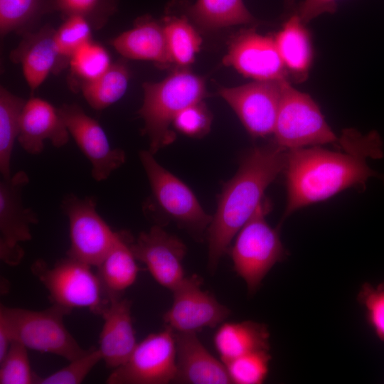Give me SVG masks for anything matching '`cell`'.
Returning <instances> with one entry per match:
<instances>
[{
  "label": "cell",
  "instance_id": "6da1fadb",
  "mask_svg": "<svg viewBox=\"0 0 384 384\" xmlns=\"http://www.w3.org/2000/svg\"><path fill=\"white\" fill-rule=\"evenodd\" d=\"M368 156H383V142L376 131L366 135L358 132L353 152L330 151L321 146L287 151L284 171L287 201L284 216L347 188L363 189L371 177L383 178L367 164Z\"/></svg>",
  "mask_w": 384,
  "mask_h": 384
},
{
  "label": "cell",
  "instance_id": "7a4b0ae2",
  "mask_svg": "<svg viewBox=\"0 0 384 384\" xmlns=\"http://www.w3.org/2000/svg\"><path fill=\"white\" fill-rule=\"evenodd\" d=\"M287 150L274 142L252 149L223 187L208 228V268L214 272L231 240L253 215L267 188L284 170Z\"/></svg>",
  "mask_w": 384,
  "mask_h": 384
},
{
  "label": "cell",
  "instance_id": "3957f363",
  "mask_svg": "<svg viewBox=\"0 0 384 384\" xmlns=\"http://www.w3.org/2000/svg\"><path fill=\"white\" fill-rule=\"evenodd\" d=\"M144 101L139 110L144 122L149 151L155 154L175 139L170 126L186 107L200 102L206 95L203 80L188 71H176L158 82L143 85Z\"/></svg>",
  "mask_w": 384,
  "mask_h": 384
},
{
  "label": "cell",
  "instance_id": "277c9868",
  "mask_svg": "<svg viewBox=\"0 0 384 384\" xmlns=\"http://www.w3.org/2000/svg\"><path fill=\"white\" fill-rule=\"evenodd\" d=\"M270 209V202L264 198L236 235L230 249L234 270L252 294L260 288L274 265L288 255L278 229L272 228L265 219Z\"/></svg>",
  "mask_w": 384,
  "mask_h": 384
},
{
  "label": "cell",
  "instance_id": "5b68a950",
  "mask_svg": "<svg viewBox=\"0 0 384 384\" xmlns=\"http://www.w3.org/2000/svg\"><path fill=\"white\" fill-rule=\"evenodd\" d=\"M31 271L48 291L52 304L70 311L87 309L102 315L110 302L92 266L73 257L67 256L51 267L38 260Z\"/></svg>",
  "mask_w": 384,
  "mask_h": 384
},
{
  "label": "cell",
  "instance_id": "8992f818",
  "mask_svg": "<svg viewBox=\"0 0 384 384\" xmlns=\"http://www.w3.org/2000/svg\"><path fill=\"white\" fill-rule=\"evenodd\" d=\"M273 134L274 142L287 151L328 144L341 145L314 100L287 80L282 82Z\"/></svg>",
  "mask_w": 384,
  "mask_h": 384
},
{
  "label": "cell",
  "instance_id": "52a82bcc",
  "mask_svg": "<svg viewBox=\"0 0 384 384\" xmlns=\"http://www.w3.org/2000/svg\"><path fill=\"white\" fill-rule=\"evenodd\" d=\"M0 312L7 319L14 338L28 349L51 353L70 361L88 349L82 348L65 327L63 318L71 311L52 304L41 311L1 304Z\"/></svg>",
  "mask_w": 384,
  "mask_h": 384
},
{
  "label": "cell",
  "instance_id": "ba28073f",
  "mask_svg": "<svg viewBox=\"0 0 384 384\" xmlns=\"http://www.w3.org/2000/svg\"><path fill=\"white\" fill-rule=\"evenodd\" d=\"M154 155L149 150L139 152L154 203L180 226L194 233H202L213 217L203 209L188 186L159 164Z\"/></svg>",
  "mask_w": 384,
  "mask_h": 384
},
{
  "label": "cell",
  "instance_id": "9c48e42d",
  "mask_svg": "<svg viewBox=\"0 0 384 384\" xmlns=\"http://www.w3.org/2000/svg\"><path fill=\"white\" fill-rule=\"evenodd\" d=\"M176 349L174 331L148 335L137 343L127 361L113 369L107 384H166L176 375Z\"/></svg>",
  "mask_w": 384,
  "mask_h": 384
},
{
  "label": "cell",
  "instance_id": "30bf717a",
  "mask_svg": "<svg viewBox=\"0 0 384 384\" xmlns=\"http://www.w3.org/2000/svg\"><path fill=\"white\" fill-rule=\"evenodd\" d=\"M61 208L68 217L70 247L67 256L97 267L115 242L113 231L99 215L93 198L67 195Z\"/></svg>",
  "mask_w": 384,
  "mask_h": 384
},
{
  "label": "cell",
  "instance_id": "8fae6325",
  "mask_svg": "<svg viewBox=\"0 0 384 384\" xmlns=\"http://www.w3.org/2000/svg\"><path fill=\"white\" fill-rule=\"evenodd\" d=\"M28 182L23 171L0 181V257L11 266L21 262L24 255L21 243L32 239L31 226L38 221L33 210L23 203V190Z\"/></svg>",
  "mask_w": 384,
  "mask_h": 384
},
{
  "label": "cell",
  "instance_id": "7c38bea8",
  "mask_svg": "<svg viewBox=\"0 0 384 384\" xmlns=\"http://www.w3.org/2000/svg\"><path fill=\"white\" fill-rule=\"evenodd\" d=\"M284 80H255L235 87H221L219 95L235 112L253 137L273 134Z\"/></svg>",
  "mask_w": 384,
  "mask_h": 384
},
{
  "label": "cell",
  "instance_id": "4fadbf2b",
  "mask_svg": "<svg viewBox=\"0 0 384 384\" xmlns=\"http://www.w3.org/2000/svg\"><path fill=\"white\" fill-rule=\"evenodd\" d=\"M202 279L193 274L185 277L172 291L173 303L164 315L166 327L173 331L197 332L215 327L228 317L230 311L213 295L201 289Z\"/></svg>",
  "mask_w": 384,
  "mask_h": 384
},
{
  "label": "cell",
  "instance_id": "5bb4252c",
  "mask_svg": "<svg viewBox=\"0 0 384 384\" xmlns=\"http://www.w3.org/2000/svg\"><path fill=\"white\" fill-rule=\"evenodd\" d=\"M58 110L70 135L90 162L92 178L107 179L125 162L124 151L111 146L101 125L79 105L65 104Z\"/></svg>",
  "mask_w": 384,
  "mask_h": 384
},
{
  "label": "cell",
  "instance_id": "9a60e30c",
  "mask_svg": "<svg viewBox=\"0 0 384 384\" xmlns=\"http://www.w3.org/2000/svg\"><path fill=\"white\" fill-rule=\"evenodd\" d=\"M131 246L137 260L146 265L160 285L172 292L185 278L183 260L186 247L159 225L141 233Z\"/></svg>",
  "mask_w": 384,
  "mask_h": 384
},
{
  "label": "cell",
  "instance_id": "2e32d148",
  "mask_svg": "<svg viewBox=\"0 0 384 384\" xmlns=\"http://www.w3.org/2000/svg\"><path fill=\"white\" fill-rule=\"evenodd\" d=\"M223 61L255 80H284L288 74L274 39L251 30L233 39Z\"/></svg>",
  "mask_w": 384,
  "mask_h": 384
},
{
  "label": "cell",
  "instance_id": "e0dca14e",
  "mask_svg": "<svg viewBox=\"0 0 384 384\" xmlns=\"http://www.w3.org/2000/svg\"><path fill=\"white\" fill-rule=\"evenodd\" d=\"M70 134L59 110L39 97L26 101L20 117L17 141L28 154H41L45 142L57 148L65 145Z\"/></svg>",
  "mask_w": 384,
  "mask_h": 384
},
{
  "label": "cell",
  "instance_id": "ac0fdd59",
  "mask_svg": "<svg viewBox=\"0 0 384 384\" xmlns=\"http://www.w3.org/2000/svg\"><path fill=\"white\" fill-rule=\"evenodd\" d=\"M176 349L174 382L187 384L232 383L226 366L212 356L196 332L174 331Z\"/></svg>",
  "mask_w": 384,
  "mask_h": 384
},
{
  "label": "cell",
  "instance_id": "d6986e66",
  "mask_svg": "<svg viewBox=\"0 0 384 384\" xmlns=\"http://www.w3.org/2000/svg\"><path fill=\"white\" fill-rule=\"evenodd\" d=\"M131 306L128 299H112L101 315L104 323L98 348L108 368L114 369L124 364L137 344Z\"/></svg>",
  "mask_w": 384,
  "mask_h": 384
},
{
  "label": "cell",
  "instance_id": "ffe728a7",
  "mask_svg": "<svg viewBox=\"0 0 384 384\" xmlns=\"http://www.w3.org/2000/svg\"><path fill=\"white\" fill-rule=\"evenodd\" d=\"M55 30L46 26L27 35L11 53V60L22 66L23 73L31 90L34 92L50 73L68 64L59 55L54 40Z\"/></svg>",
  "mask_w": 384,
  "mask_h": 384
},
{
  "label": "cell",
  "instance_id": "44dd1931",
  "mask_svg": "<svg viewBox=\"0 0 384 384\" xmlns=\"http://www.w3.org/2000/svg\"><path fill=\"white\" fill-rule=\"evenodd\" d=\"M132 242L127 233L118 232L115 242L96 267L97 274L110 301L122 297L137 279L139 268Z\"/></svg>",
  "mask_w": 384,
  "mask_h": 384
},
{
  "label": "cell",
  "instance_id": "7402d4cb",
  "mask_svg": "<svg viewBox=\"0 0 384 384\" xmlns=\"http://www.w3.org/2000/svg\"><path fill=\"white\" fill-rule=\"evenodd\" d=\"M111 44L127 58L151 60L159 64L171 63L164 27L154 21L139 23L112 39Z\"/></svg>",
  "mask_w": 384,
  "mask_h": 384
},
{
  "label": "cell",
  "instance_id": "603a6c76",
  "mask_svg": "<svg viewBox=\"0 0 384 384\" xmlns=\"http://www.w3.org/2000/svg\"><path fill=\"white\" fill-rule=\"evenodd\" d=\"M274 39L287 73L297 81L304 80L312 64L313 48L309 33L297 14L284 23Z\"/></svg>",
  "mask_w": 384,
  "mask_h": 384
},
{
  "label": "cell",
  "instance_id": "cb8c5ba5",
  "mask_svg": "<svg viewBox=\"0 0 384 384\" xmlns=\"http://www.w3.org/2000/svg\"><path fill=\"white\" fill-rule=\"evenodd\" d=\"M214 345L225 363L247 353L270 350V333L265 324L253 321L226 322L215 332Z\"/></svg>",
  "mask_w": 384,
  "mask_h": 384
},
{
  "label": "cell",
  "instance_id": "d4e9b609",
  "mask_svg": "<svg viewBox=\"0 0 384 384\" xmlns=\"http://www.w3.org/2000/svg\"><path fill=\"white\" fill-rule=\"evenodd\" d=\"M188 14L200 27L209 30L256 21L242 0H197Z\"/></svg>",
  "mask_w": 384,
  "mask_h": 384
},
{
  "label": "cell",
  "instance_id": "484cf974",
  "mask_svg": "<svg viewBox=\"0 0 384 384\" xmlns=\"http://www.w3.org/2000/svg\"><path fill=\"white\" fill-rule=\"evenodd\" d=\"M24 99L1 86L0 89V172L2 178L11 174V159L18 139L20 117L26 103Z\"/></svg>",
  "mask_w": 384,
  "mask_h": 384
},
{
  "label": "cell",
  "instance_id": "4316f807",
  "mask_svg": "<svg viewBox=\"0 0 384 384\" xmlns=\"http://www.w3.org/2000/svg\"><path fill=\"white\" fill-rule=\"evenodd\" d=\"M129 80V72L127 68L123 63H114L97 79L82 82V93L92 108L102 110L123 97Z\"/></svg>",
  "mask_w": 384,
  "mask_h": 384
},
{
  "label": "cell",
  "instance_id": "83f0119b",
  "mask_svg": "<svg viewBox=\"0 0 384 384\" xmlns=\"http://www.w3.org/2000/svg\"><path fill=\"white\" fill-rule=\"evenodd\" d=\"M171 63L186 66L193 62L201 39L194 28L183 18H169L163 26Z\"/></svg>",
  "mask_w": 384,
  "mask_h": 384
},
{
  "label": "cell",
  "instance_id": "f1b7e54d",
  "mask_svg": "<svg viewBox=\"0 0 384 384\" xmlns=\"http://www.w3.org/2000/svg\"><path fill=\"white\" fill-rule=\"evenodd\" d=\"M51 0H0L1 36L18 31L43 12L50 9Z\"/></svg>",
  "mask_w": 384,
  "mask_h": 384
},
{
  "label": "cell",
  "instance_id": "f546056e",
  "mask_svg": "<svg viewBox=\"0 0 384 384\" xmlns=\"http://www.w3.org/2000/svg\"><path fill=\"white\" fill-rule=\"evenodd\" d=\"M69 64L73 73L85 82L101 76L112 63L107 50L91 40L77 49Z\"/></svg>",
  "mask_w": 384,
  "mask_h": 384
},
{
  "label": "cell",
  "instance_id": "4dcf8cb0",
  "mask_svg": "<svg viewBox=\"0 0 384 384\" xmlns=\"http://www.w3.org/2000/svg\"><path fill=\"white\" fill-rule=\"evenodd\" d=\"M269 351L252 352L224 363L232 383H262L267 376L272 358Z\"/></svg>",
  "mask_w": 384,
  "mask_h": 384
},
{
  "label": "cell",
  "instance_id": "1f68e13d",
  "mask_svg": "<svg viewBox=\"0 0 384 384\" xmlns=\"http://www.w3.org/2000/svg\"><path fill=\"white\" fill-rule=\"evenodd\" d=\"M91 24L80 15L65 17L55 31L54 40L60 56L69 63L72 55L81 46L91 41Z\"/></svg>",
  "mask_w": 384,
  "mask_h": 384
},
{
  "label": "cell",
  "instance_id": "d6a6232c",
  "mask_svg": "<svg viewBox=\"0 0 384 384\" xmlns=\"http://www.w3.org/2000/svg\"><path fill=\"white\" fill-rule=\"evenodd\" d=\"M28 348L14 340L0 361V384H33L38 375L32 370Z\"/></svg>",
  "mask_w": 384,
  "mask_h": 384
},
{
  "label": "cell",
  "instance_id": "836d02e7",
  "mask_svg": "<svg viewBox=\"0 0 384 384\" xmlns=\"http://www.w3.org/2000/svg\"><path fill=\"white\" fill-rule=\"evenodd\" d=\"M102 361L98 348H90L82 356L69 361L65 367L46 377H38L37 384H80L92 368Z\"/></svg>",
  "mask_w": 384,
  "mask_h": 384
},
{
  "label": "cell",
  "instance_id": "e575fe53",
  "mask_svg": "<svg viewBox=\"0 0 384 384\" xmlns=\"http://www.w3.org/2000/svg\"><path fill=\"white\" fill-rule=\"evenodd\" d=\"M357 300L365 310L368 326L378 338L384 342V282L375 287L368 282L363 284Z\"/></svg>",
  "mask_w": 384,
  "mask_h": 384
},
{
  "label": "cell",
  "instance_id": "d590c367",
  "mask_svg": "<svg viewBox=\"0 0 384 384\" xmlns=\"http://www.w3.org/2000/svg\"><path fill=\"white\" fill-rule=\"evenodd\" d=\"M210 122L208 111L200 102L181 111L175 117L173 124L187 136L200 137L208 132Z\"/></svg>",
  "mask_w": 384,
  "mask_h": 384
},
{
  "label": "cell",
  "instance_id": "8d00e7d4",
  "mask_svg": "<svg viewBox=\"0 0 384 384\" xmlns=\"http://www.w3.org/2000/svg\"><path fill=\"white\" fill-rule=\"evenodd\" d=\"M113 0H51L50 9L58 11L65 16L80 15L86 18L91 25L94 19L105 10L110 14L113 9Z\"/></svg>",
  "mask_w": 384,
  "mask_h": 384
},
{
  "label": "cell",
  "instance_id": "74e56055",
  "mask_svg": "<svg viewBox=\"0 0 384 384\" xmlns=\"http://www.w3.org/2000/svg\"><path fill=\"white\" fill-rule=\"evenodd\" d=\"M338 0H303L299 6L297 14L306 24L324 14H334L337 9Z\"/></svg>",
  "mask_w": 384,
  "mask_h": 384
},
{
  "label": "cell",
  "instance_id": "f35d334b",
  "mask_svg": "<svg viewBox=\"0 0 384 384\" xmlns=\"http://www.w3.org/2000/svg\"><path fill=\"white\" fill-rule=\"evenodd\" d=\"M14 341L11 326L6 316L0 312V361L6 356Z\"/></svg>",
  "mask_w": 384,
  "mask_h": 384
}]
</instances>
